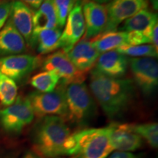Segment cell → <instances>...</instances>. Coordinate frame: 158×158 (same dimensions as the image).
Returning a JSON list of instances; mask_svg holds the SVG:
<instances>
[{
  "mask_svg": "<svg viewBox=\"0 0 158 158\" xmlns=\"http://www.w3.org/2000/svg\"><path fill=\"white\" fill-rule=\"evenodd\" d=\"M108 128L110 142L116 151L130 152L143 145V139L130 129L128 124H112Z\"/></svg>",
  "mask_w": 158,
  "mask_h": 158,
  "instance_id": "9a60e30c",
  "label": "cell"
},
{
  "mask_svg": "<svg viewBox=\"0 0 158 158\" xmlns=\"http://www.w3.org/2000/svg\"><path fill=\"white\" fill-rule=\"evenodd\" d=\"M0 1H2V0H0Z\"/></svg>",
  "mask_w": 158,
  "mask_h": 158,
  "instance_id": "e575fe53",
  "label": "cell"
},
{
  "mask_svg": "<svg viewBox=\"0 0 158 158\" xmlns=\"http://www.w3.org/2000/svg\"><path fill=\"white\" fill-rule=\"evenodd\" d=\"M34 118V111L27 97H18L13 104L0 110V126L9 133H20Z\"/></svg>",
  "mask_w": 158,
  "mask_h": 158,
  "instance_id": "8992f818",
  "label": "cell"
},
{
  "mask_svg": "<svg viewBox=\"0 0 158 158\" xmlns=\"http://www.w3.org/2000/svg\"><path fill=\"white\" fill-rule=\"evenodd\" d=\"M158 23H157L155 27H154L152 30V42L151 44L153 45L155 48L158 51Z\"/></svg>",
  "mask_w": 158,
  "mask_h": 158,
  "instance_id": "f546056e",
  "label": "cell"
},
{
  "mask_svg": "<svg viewBox=\"0 0 158 158\" xmlns=\"http://www.w3.org/2000/svg\"><path fill=\"white\" fill-rule=\"evenodd\" d=\"M114 150L108 126L71 134L66 144V155L76 158H107Z\"/></svg>",
  "mask_w": 158,
  "mask_h": 158,
  "instance_id": "3957f363",
  "label": "cell"
},
{
  "mask_svg": "<svg viewBox=\"0 0 158 158\" xmlns=\"http://www.w3.org/2000/svg\"><path fill=\"white\" fill-rule=\"evenodd\" d=\"M33 13L27 5L19 0L12 2L10 21L22 35L27 45L30 46L33 33Z\"/></svg>",
  "mask_w": 158,
  "mask_h": 158,
  "instance_id": "e0dca14e",
  "label": "cell"
},
{
  "mask_svg": "<svg viewBox=\"0 0 158 158\" xmlns=\"http://www.w3.org/2000/svg\"><path fill=\"white\" fill-rule=\"evenodd\" d=\"M89 88L93 98L110 118L120 117L125 113L135 92L132 79L110 78L94 69L91 72Z\"/></svg>",
  "mask_w": 158,
  "mask_h": 158,
  "instance_id": "6da1fadb",
  "label": "cell"
},
{
  "mask_svg": "<svg viewBox=\"0 0 158 158\" xmlns=\"http://www.w3.org/2000/svg\"><path fill=\"white\" fill-rule=\"evenodd\" d=\"M27 98L30 101L35 116L37 117L43 118L49 116L66 117L65 85L60 84L52 92H33Z\"/></svg>",
  "mask_w": 158,
  "mask_h": 158,
  "instance_id": "5b68a950",
  "label": "cell"
},
{
  "mask_svg": "<svg viewBox=\"0 0 158 158\" xmlns=\"http://www.w3.org/2000/svg\"><path fill=\"white\" fill-rule=\"evenodd\" d=\"M89 1H92V2H96V3L101 4V5H103V4L110 2H111L112 0H89Z\"/></svg>",
  "mask_w": 158,
  "mask_h": 158,
  "instance_id": "1f68e13d",
  "label": "cell"
},
{
  "mask_svg": "<svg viewBox=\"0 0 158 158\" xmlns=\"http://www.w3.org/2000/svg\"><path fill=\"white\" fill-rule=\"evenodd\" d=\"M43 70L54 71L62 78L61 84L65 85L84 83L86 73L78 70L73 64L68 55L63 51L54 52L42 62Z\"/></svg>",
  "mask_w": 158,
  "mask_h": 158,
  "instance_id": "9c48e42d",
  "label": "cell"
},
{
  "mask_svg": "<svg viewBox=\"0 0 158 158\" xmlns=\"http://www.w3.org/2000/svg\"><path fill=\"white\" fill-rule=\"evenodd\" d=\"M92 46L100 53L115 50L122 45H127V33L122 31H111L102 32L90 40Z\"/></svg>",
  "mask_w": 158,
  "mask_h": 158,
  "instance_id": "44dd1931",
  "label": "cell"
},
{
  "mask_svg": "<svg viewBox=\"0 0 158 158\" xmlns=\"http://www.w3.org/2000/svg\"><path fill=\"white\" fill-rule=\"evenodd\" d=\"M129 66V59L117 51L112 50L99 56L94 69L110 78H120L126 74Z\"/></svg>",
  "mask_w": 158,
  "mask_h": 158,
  "instance_id": "5bb4252c",
  "label": "cell"
},
{
  "mask_svg": "<svg viewBox=\"0 0 158 158\" xmlns=\"http://www.w3.org/2000/svg\"><path fill=\"white\" fill-rule=\"evenodd\" d=\"M70 135V128L62 117L45 116L41 118L35 129V149L46 157L66 155V144Z\"/></svg>",
  "mask_w": 158,
  "mask_h": 158,
  "instance_id": "7a4b0ae2",
  "label": "cell"
},
{
  "mask_svg": "<svg viewBox=\"0 0 158 158\" xmlns=\"http://www.w3.org/2000/svg\"><path fill=\"white\" fill-rule=\"evenodd\" d=\"M41 64L40 57L16 54L0 57V72L14 81H21Z\"/></svg>",
  "mask_w": 158,
  "mask_h": 158,
  "instance_id": "7c38bea8",
  "label": "cell"
},
{
  "mask_svg": "<svg viewBox=\"0 0 158 158\" xmlns=\"http://www.w3.org/2000/svg\"><path fill=\"white\" fill-rule=\"evenodd\" d=\"M67 55L78 70L86 73L94 68L100 54L92 46L89 40L83 37Z\"/></svg>",
  "mask_w": 158,
  "mask_h": 158,
  "instance_id": "2e32d148",
  "label": "cell"
},
{
  "mask_svg": "<svg viewBox=\"0 0 158 158\" xmlns=\"http://www.w3.org/2000/svg\"><path fill=\"white\" fill-rule=\"evenodd\" d=\"M82 10L85 21L84 38L92 40L104 31L108 21L106 5L89 1L82 0Z\"/></svg>",
  "mask_w": 158,
  "mask_h": 158,
  "instance_id": "4fadbf2b",
  "label": "cell"
},
{
  "mask_svg": "<svg viewBox=\"0 0 158 158\" xmlns=\"http://www.w3.org/2000/svg\"><path fill=\"white\" fill-rule=\"evenodd\" d=\"M12 2L10 0H2L0 1V30L5 25L10 17L11 11Z\"/></svg>",
  "mask_w": 158,
  "mask_h": 158,
  "instance_id": "4316f807",
  "label": "cell"
},
{
  "mask_svg": "<svg viewBox=\"0 0 158 158\" xmlns=\"http://www.w3.org/2000/svg\"><path fill=\"white\" fill-rule=\"evenodd\" d=\"M59 80V76L54 71L43 70L31 78L30 84L37 92H49L56 89Z\"/></svg>",
  "mask_w": 158,
  "mask_h": 158,
  "instance_id": "7402d4cb",
  "label": "cell"
},
{
  "mask_svg": "<svg viewBox=\"0 0 158 158\" xmlns=\"http://www.w3.org/2000/svg\"><path fill=\"white\" fill-rule=\"evenodd\" d=\"M107 158H141L139 155L128 152L116 151L112 152Z\"/></svg>",
  "mask_w": 158,
  "mask_h": 158,
  "instance_id": "83f0119b",
  "label": "cell"
},
{
  "mask_svg": "<svg viewBox=\"0 0 158 158\" xmlns=\"http://www.w3.org/2000/svg\"><path fill=\"white\" fill-rule=\"evenodd\" d=\"M59 28L53 0H44L33 15V31Z\"/></svg>",
  "mask_w": 158,
  "mask_h": 158,
  "instance_id": "ffe728a7",
  "label": "cell"
},
{
  "mask_svg": "<svg viewBox=\"0 0 158 158\" xmlns=\"http://www.w3.org/2000/svg\"><path fill=\"white\" fill-rule=\"evenodd\" d=\"M62 32V29H41L33 31L31 37V47H37V51L40 54H47L56 49L58 43Z\"/></svg>",
  "mask_w": 158,
  "mask_h": 158,
  "instance_id": "d6986e66",
  "label": "cell"
},
{
  "mask_svg": "<svg viewBox=\"0 0 158 158\" xmlns=\"http://www.w3.org/2000/svg\"><path fill=\"white\" fill-rule=\"evenodd\" d=\"M27 51V43L11 21L0 30V56L21 54Z\"/></svg>",
  "mask_w": 158,
  "mask_h": 158,
  "instance_id": "ac0fdd59",
  "label": "cell"
},
{
  "mask_svg": "<svg viewBox=\"0 0 158 158\" xmlns=\"http://www.w3.org/2000/svg\"><path fill=\"white\" fill-rule=\"evenodd\" d=\"M23 158H38V157H37V156L35 155V154H33L31 152H28V153L26 154L25 156Z\"/></svg>",
  "mask_w": 158,
  "mask_h": 158,
  "instance_id": "d6a6232c",
  "label": "cell"
},
{
  "mask_svg": "<svg viewBox=\"0 0 158 158\" xmlns=\"http://www.w3.org/2000/svg\"><path fill=\"white\" fill-rule=\"evenodd\" d=\"M85 31L86 27L82 10V0H78L69 13L57 48H62L67 54L82 38Z\"/></svg>",
  "mask_w": 158,
  "mask_h": 158,
  "instance_id": "30bf717a",
  "label": "cell"
},
{
  "mask_svg": "<svg viewBox=\"0 0 158 158\" xmlns=\"http://www.w3.org/2000/svg\"><path fill=\"white\" fill-rule=\"evenodd\" d=\"M67 118L78 125H86L96 116L97 106L84 83L70 84L65 86Z\"/></svg>",
  "mask_w": 158,
  "mask_h": 158,
  "instance_id": "277c9868",
  "label": "cell"
},
{
  "mask_svg": "<svg viewBox=\"0 0 158 158\" xmlns=\"http://www.w3.org/2000/svg\"><path fill=\"white\" fill-rule=\"evenodd\" d=\"M130 129L145 140L149 146L154 149L158 147V124L146 123V124H128Z\"/></svg>",
  "mask_w": 158,
  "mask_h": 158,
  "instance_id": "603a6c76",
  "label": "cell"
},
{
  "mask_svg": "<svg viewBox=\"0 0 158 158\" xmlns=\"http://www.w3.org/2000/svg\"><path fill=\"white\" fill-rule=\"evenodd\" d=\"M115 50L124 56H131L133 58H141V57L157 58L158 55V51L152 44L137 45H122Z\"/></svg>",
  "mask_w": 158,
  "mask_h": 158,
  "instance_id": "d4e9b609",
  "label": "cell"
},
{
  "mask_svg": "<svg viewBox=\"0 0 158 158\" xmlns=\"http://www.w3.org/2000/svg\"><path fill=\"white\" fill-rule=\"evenodd\" d=\"M157 14L147 8L124 21L121 31L127 33V45L151 44L154 27L158 23Z\"/></svg>",
  "mask_w": 158,
  "mask_h": 158,
  "instance_id": "52a82bcc",
  "label": "cell"
},
{
  "mask_svg": "<svg viewBox=\"0 0 158 158\" xmlns=\"http://www.w3.org/2000/svg\"><path fill=\"white\" fill-rule=\"evenodd\" d=\"M133 82L142 93L150 95L158 86V63L154 57L129 59Z\"/></svg>",
  "mask_w": 158,
  "mask_h": 158,
  "instance_id": "ba28073f",
  "label": "cell"
},
{
  "mask_svg": "<svg viewBox=\"0 0 158 158\" xmlns=\"http://www.w3.org/2000/svg\"><path fill=\"white\" fill-rule=\"evenodd\" d=\"M148 6V0H112L106 5L108 21L102 32L116 31L120 23Z\"/></svg>",
  "mask_w": 158,
  "mask_h": 158,
  "instance_id": "8fae6325",
  "label": "cell"
},
{
  "mask_svg": "<svg viewBox=\"0 0 158 158\" xmlns=\"http://www.w3.org/2000/svg\"><path fill=\"white\" fill-rule=\"evenodd\" d=\"M71 158H76V157H71Z\"/></svg>",
  "mask_w": 158,
  "mask_h": 158,
  "instance_id": "836d02e7",
  "label": "cell"
},
{
  "mask_svg": "<svg viewBox=\"0 0 158 158\" xmlns=\"http://www.w3.org/2000/svg\"><path fill=\"white\" fill-rule=\"evenodd\" d=\"M19 1L28 6L31 10L32 9L34 10H37L44 0H19Z\"/></svg>",
  "mask_w": 158,
  "mask_h": 158,
  "instance_id": "f1b7e54d",
  "label": "cell"
},
{
  "mask_svg": "<svg viewBox=\"0 0 158 158\" xmlns=\"http://www.w3.org/2000/svg\"><path fill=\"white\" fill-rule=\"evenodd\" d=\"M18 86L15 81L0 72V102L7 107L15 101Z\"/></svg>",
  "mask_w": 158,
  "mask_h": 158,
  "instance_id": "cb8c5ba5",
  "label": "cell"
},
{
  "mask_svg": "<svg viewBox=\"0 0 158 158\" xmlns=\"http://www.w3.org/2000/svg\"><path fill=\"white\" fill-rule=\"evenodd\" d=\"M152 5L153 9L155 10H157L158 9V0H150Z\"/></svg>",
  "mask_w": 158,
  "mask_h": 158,
  "instance_id": "4dcf8cb0",
  "label": "cell"
},
{
  "mask_svg": "<svg viewBox=\"0 0 158 158\" xmlns=\"http://www.w3.org/2000/svg\"><path fill=\"white\" fill-rule=\"evenodd\" d=\"M78 1V0H53L59 28L62 29L64 27L69 13Z\"/></svg>",
  "mask_w": 158,
  "mask_h": 158,
  "instance_id": "484cf974",
  "label": "cell"
}]
</instances>
